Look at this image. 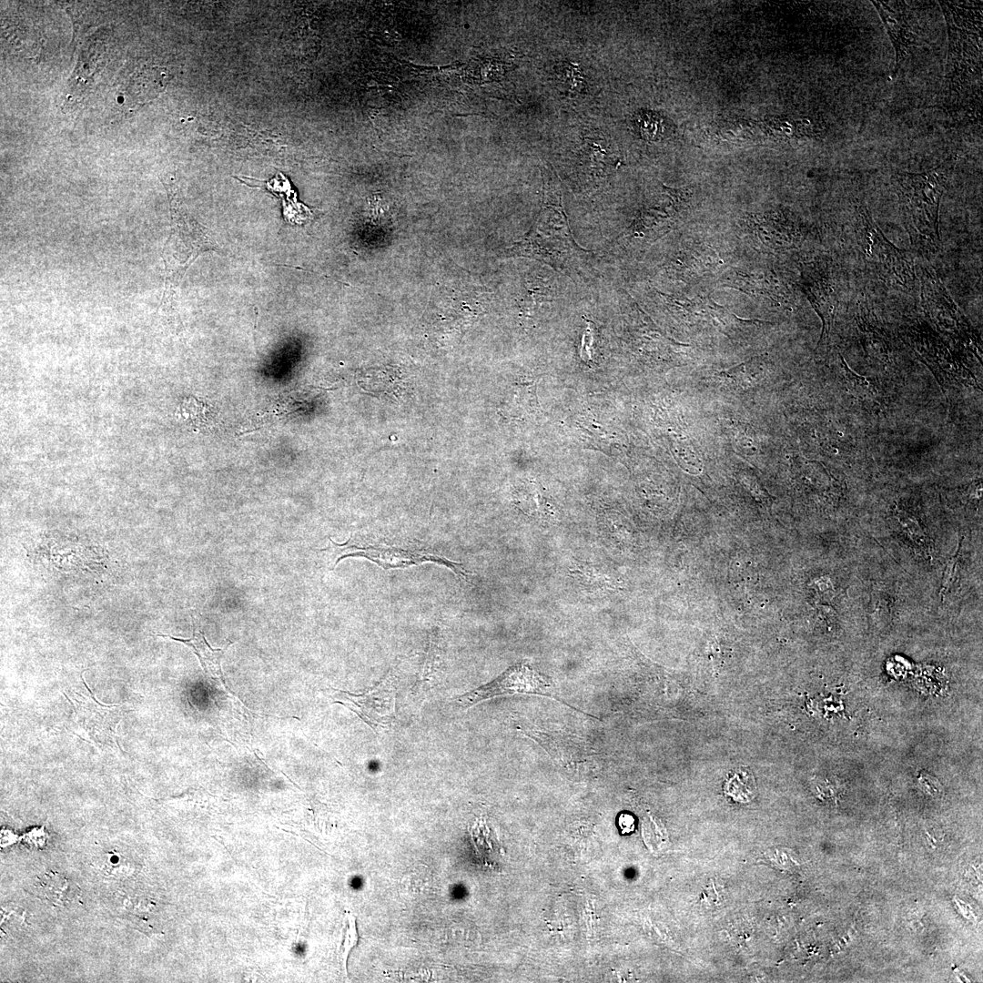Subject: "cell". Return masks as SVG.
<instances>
[{"label":"cell","mask_w":983,"mask_h":983,"mask_svg":"<svg viewBox=\"0 0 983 983\" xmlns=\"http://www.w3.org/2000/svg\"><path fill=\"white\" fill-rule=\"evenodd\" d=\"M947 22L948 48L945 84L962 92L982 80V2H938Z\"/></svg>","instance_id":"6da1fadb"},{"label":"cell","mask_w":983,"mask_h":983,"mask_svg":"<svg viewBox=\"0 0 983 983\" xmlns=\"http://www.w3.org/2000/svg\"><path fill=\"white\" fill-rule=\"evenodd\" d=\"M540 212L530 231L509 248L511 255L533 258L565 270L582 249L574 242L553 180H545Z\"/></svg>","instance_id":"7a4b0ae2"},{"label":"cell","mask_w":983,"mask_h":983,"mask_svg":"<svg viewBox=\"0 0 983 983\" xmlns=\"http://www.w3.org/2000/svg\"><path fill=\"white\" fill-rule=\"evenodd\" d=\"M957 156L921 173H897L893 182L915 233L932 243L938 242L940 201L952 176Z\"/></svg>","instance_id":"3957f363"},{"label":"cell","mask_w":983,"mask_h":983,"mask_svg":"<svg viewBox=\"0 0 983 983\" xmlns=\"http://www.w3.org/2000/svg\"><path fill=\"white\" fill-rule=\"evenodd\" d=\"M171 202V231L162 250L165 264V291L162 305L170 304L181 278L195 258L209 248L206 229Z\"/></svg>","instance_id":"277c9868"},{"label":"cell","mask_w":983,"mask_h":983,"mask_svg":"<svg viewBox=\"0 0 983 983\" xmlns=\"http://www.w3.org/2000/svg\"><path fill=\"white\" fill-rule=\"evenodd\" d=\"M860 218L866 264L883 280L903 289L911 288L915 274L904 251L884 236L866 208H860Z\"/></svg>","instance_id":"5b68a950"},{"label":"cell","mask_w":983,"mask_h":983,"mask_svg":"<svg viewBox=\"0 0 983 983\" xmlns=\"http://www.w3.org/2000/svg\"><path fill=\"white\" fill-rule=\"evenodd\" d=\"M329 541L333 545L336 556L332 569L341 560L349 557L365 558L384 570L402 569L421 565L426 562H432L444 565L451 570L459 578L465 581L468 580L469 574L461 563L453 562L440 554H434L433 552L380 544H360L354 542L352 538L343 543H337L332 541L331 538H329Z\"/></svg>","instance_id":"8992f818"},{"label":"cell","mask_w":983,"mask_h":983,"mask_svg":"<svg viewBox=\"0 0 983 983\" xmlns=\"http://www.w3.org/2000/svg\"><path fill=\"white\" fill-rule=\"evenodd\" d=\"M517 694L547 696L568 705L560 698L552 680L526 664L509 667L493 681L459 696L456 701L461 706L470 708L488 699Z\"/></svg>","instance_id":"52a82bcc"},{"label":"cell","mask_w":983,"mask_h":983,"mask_svg":"<svg viewBox=\"0 0 983 983\" xmlns=\"http://www.w3.org/2000/svg\"><path fill=\"white\" fill-rule=\"evenodd\" d=\"M334 695V703L348 707L375 731L390 725L395 719L396 677L392 671L366 693L339 691Z\"/></svg>","instance_id":"ba28073f"},{"label":"cell","mask_w":983,"mask_h":983,"mask_svg":"<svg viewBox=\"0 0 983 983\" xmlns=\"http://www.w3.org/2000/svg\"><path fill=\"white\" fill-rule=\"evenodd\" d=\"M801 288L822 321L818 346L830 334L837 305L836 284L831 269L825 264H808L801 274Z\"/></svg>","instance_id":"9c48e42d"},{"label":"cell","mask_w":983,"mask_h":983,"mask_svg":"<svg viewBox=\"0 0 983 983\" xmlns=\"http://www.w3.org/2000/svg\"><path fill=\"white\" fill-rule=\"evenodd\" d=\"M922 281V304L936 327L949 335L971 338V330L964 316L949 297L940 280L925 271Z\"/></svg>","instance_id":"30bf717a"},{"label":"cell","mask_w":983,"mask_h":983,"mask_svg":"<svg viewBox=\"0 0 983 983\" xmlns=\"http://www.w3.org/2000/svg\"><path fill=\"white\" fill-rule=\"evenodd\" d=\"M871 3L880 16L895 51V66L891 73V77L895 78L906 59L918 46V35L905 2Z\"/></svg>","instance_id":"8fae6325"},{"label":"cell","mask_w":983,"mask_h":983,"mask_svg":"<svg viewBox=\"0 0 983 983\" xmlns=\"http://www.w3.org/2000/svg\"><path fill=\"white\" fill-rule=\"evenodd\" d=\"M723 284L753 297L768 299L778 304L787 297L784 286L767 271L733 269L725 274Z\"/></svg>","instance_id":"7c38bea8"},{"label":"cell","mask_w":983,"mask_h":983,"mask_svg":"<svg viewBox=\"0 0 983 983\" xmlns=\"http://www.w3.org/2000/svg\"><path fill=\"white\" fill-rule=\"evenodd\" d=\"M754 225L760 240L772 248H790L801 239L798 227L779 212L755 218Z\"/></svg>","instance_id":"4fadbf2b"},{"label":"cell","mask_w":983,"mask_h":983,"mask_svg":"<svg viewBox=\"0 0 983 983\" xmlns=\"http://www.w3.org/2000/svg\"><path fill=\"white\" fill-rule=\"evenodd\" d=\"M158 636L169 638L189 647L198 656L206 674L210 679H213L215 683H220L225 685L221 668V659L231 643L224 648H212L207 642L204 633L201 631H194L192 636L187 639L167 634H158Z\"/></svg>","instance_id":"5bb4252c"},{"label":"cell","mask_w":983,"mask_h":983,"mask_svg":"<svg viewBox=\"0 0 983 983\" xmlns=\"http://www.w3.org/2000/svg\"><path fill=\"white\" fill-rule=\"evenodd\" d=\"M37 889L45 899L58 907L68 906L76 897V887L56 871H48L39 877Z\"/></svg>","instance_id":"9a60e30c"},{"label":"cell","mask_w":983,"mask_h":983,"mask_svg":"<svg viewBox=\"0 0 983 983\" xmlns=\"http://www.w3.org/2000/svg\"><path fill=\"white\" fill-rule=\"evenodd\" d=\"M715 260L716 257L707 249H684L675 258L674 270L684 274L685 279H692L693 274L700 277L710 270L709 266L714 265Z\"/></svg>","instance_id":"2e32d148"},{"label":"cell","mask_w":983,"mask_h":983,"mask_svg":"<svg viewBox=\"0 0 983 983\" xmlns=\"http://www.w3.org/2000/svg\"><path fill=\"white\" fill-rule=\"evenodd\" d=\"M838 365L842 379L847 390L862 400H876L878 389L874 380L855 373L846 364L842 355H838Z\"/></svg>","instance_id":"e0dca14e"},{"label":"cell","mask_w":983,"mask_h":983,"mask_svg":"<svg viewBox=\"0 0 983 983\" xmlns=\"http://www.w3.org/2000/svg\"><path fill=\"white\" fill-rule=\"evenodd\" d=\"M755 785L751 777L745 774L735 775L725 785V793L735 800L747 802L753 798Z\"/></svg>","instance_id":"ac0fdd59"},{"label":"cell","mask_w":983,"mask_h":983,"mask_svg":"<svg viewBox=\"0 0 983 983\" xmlns=\"http://www.w3.org/2000/svg\"><path fill=\"white\" fill-rule=\"evenodd\" d=\"M25 911L13 904L2 905L1 927L5 930L18 931L26 927Z\"/></svg>","instance_id":"d6986e66"},{"label":"cell","mask_w":983,"mask_h":983,"mask_svg":"<svg viewBox=\"0 0 983 983\" xmlns=\"http://www.w3.org/2000/svg\"><path fill=\"white\" fill-rule=\"evenodd\" d=\"M961 546H962V542L960 540L959 543H958V548L957 549V552H956L955 555L952 556L949 559V561H948V564L946 566V569L944 571L942 587L940 589V595H941L942 598H944L945 594L948 593L949 589L952 587V585L957 581V578H958L957 573L958 571V566H959V563H960V557H961V553H960Z\"/></svg>","instance_id":"ffe728a7"},{"label":"cell","mask_w":983,"mask_h":983,"mask_svg":"<svg viewBox=\"0 0 983 983\" xmlns=\"http://www.w3.org/2000/svg\"><path fill=\"white\" fill-rule=\"evenodd\" d=\"M678 456L684 461L686 471H692V473L693 471H701L702 463L689 445L684 444V447L679 448Z\"/></svg>","instance_id":"44dd1931"},{"label":"cell","mask_w":983,"mask_h":983,"mask_svg":"<svg viewBox=\"0 0 983 983\" xmlns=\"http://www.w3.org/2000/svg\"><path fill=\"white\" fill-rule=\"evenodd\" d=\"M348 920H349L348 921L349 922V927L347 928V933H346L345 940H344V944H343L344 964H346V959H347V957H348L350 949L356 945L357 940H358V933H357L356 922H355L354 917H352L350 915H348Z\"/></svg>","instance_id":"7402d4cb"},{"label":"cell","mask_w":983,"mask_h":983,"mask_svg":"<svg viewBox=\"0 0 983 983\" xmlns=\"http://www.w3.org/2000/svg\"><path fill=\"white\" fill-rule=\"evenodd\" d=\"M620 826H622L623 829H625L626 832L632 831L633 829V817L628 816V815H625L624 817L621 816V818H620Z\"/></svg>","instance_id":"603a6c76"}]
</instances>
